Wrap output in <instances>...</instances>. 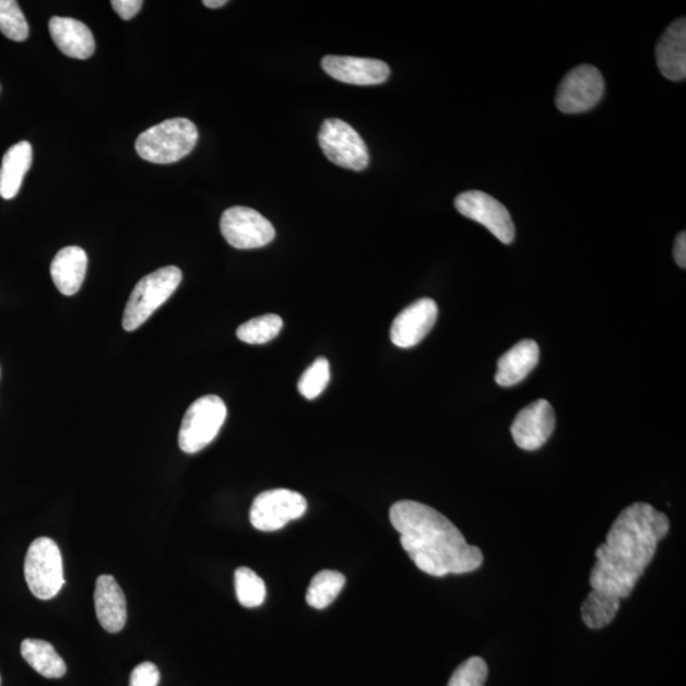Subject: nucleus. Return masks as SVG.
Returning <instances> with one entry per match:
<instances>
[{"label": "nucleus", "mask_w": 686, "mask_h": 686, "mask_svg": "<svg viewBox=\"0 0 686 686\" xmlns=\"http://www.w3.org/2000/svg\"><path fill=\"white\" fill-rule=\"evenodd\" d=\"M669 530V518L653 506L644 502L628 506L595 552L591 588L620 600L628 598Z\"/></svg>", "instance_id": "f257e3e1"}, {"label": "nucleus", "mask_w": 686, "mask_h": 686, "mask_svg": "<svg viewBox=\"0 0 686 686\" xmlns=\"http://www.w3.org/2000/svg\"><path fill=\"white\" fill-rule=\"evenodd\" d=\"M401 544L418 570L434 576L470 573L483 564V553L466 543L447 517L425 504L404 500L389 511Z\"/></svg>", "instance_id": "f03ea898"}, {"label": "nucleus", "mask_w": 686, "mask_h": 686, "mask_svg": "<svg viewBox=\"0 0 686 686\" xmlns=\"http://www.w3.org/2000/svg\"><path fill=\"white\" fill-rule=\"evenodd\" d=\"M197 125L184 117L163 121L147 129L137 139V153L155 165H170L181 161L197 146Z\"/></svg>", "instance_id": "7ed1b4c3"}, {"label": "nucleus", "mask_w": 686, "mask_h": 686, "mask_svg": "<svg viewBox=\"0 0 686 686\" xmlns=\"http://www.w3.org/2000/svg\"><path fill=\"white\" fill-rule=\"evenodd\" d=\"M181 282L182 271L176 267L159 269L140 280L125 307L123 330H138L170 298Z\"/></svg>", "instance_id": "20e7f679"}, {"label": "nucleus", "mask_w": 686, "mask_h": 686, "mask_svg": "<svg viewBox=\"0 0 686 686\" xmlns=\"http://www.w3.org/2000/svg\"><path fill=\"white\" fill-rule=\"evenodd\" d=\"M228 410L221 397L205 395L194 401L187 410L179 428V448L186 454L199 453L212 443L220 434Z\"/></svg>", "instance_id": "39448f33"}, {"label": "nucleus", "mask_w": 686, "mask_h": 686, "mask_svg": "<svg viewBox=\"0 0 686 686\" xmlns=\"http://www.w3.org/2000/svg\"><path fill=\"white\" fill-rule=\"evenodd\" d=\"M25 579L33 595L40 600L56 598L64 584V568L58 544L48 536L31 543L25 559Z\"/></svg>", "instance_id": "423d86ee"}, {"label": "nucleus", "mask_w": 686, "mask_h": 686, "mask_svg": "<svg viewBox=\"0 0 686 686\" xmlns=\"http://www.w3.org/2000/svg\"><path fill=\"white\" fill-rule=\"evenodd\" d=\"M318 140L326 157L334 165L356 172L368 167V147L347 122L340 119L326 120L319 130Z\"/></svg>", "instance_id": "0eeeda50"}, {"label": "nucleus", "mask_w": 686, "mask_h": 686, "mask_svg": "<svg viewBox=\"0 0 686 686\" xmlns=\"http://www.w3.org/2000/svg\"><path fill=\"white\" fill-rule=\"evenodd\" d=\"M307 509L306 497L295 490L271 489L255 498L251 511H249V520L260 532H276L288 521L300 519Z\"/></svg>", "instance_id": "6e6552de"}, {"label": "nucleus", "mask_w": 686, "mask_h": 686, "mask_svg": "<svg viewBox=\"0 0 686 686\" xmlns=\"http://www.w3.org/2000/svg\"><path fill=\"white\" fill-rule=\"evenodd\" d=\"M604 90L603 75L595 67H576L559 84L557 108L564 114L587 113L602 100Z\"/></svg>", "instance_id": "1a4fd4ad"}, {"label": "nucleus", "mask_w": 686, "mask_h": 686, "mask_svg": "<svg viewBox=\"0 0 686 686\" xmlns=\"http://www.w3.org/2000/svg\"><path fill=\"white\" fill-rule=\"evenodd\" d=\"M225 240L237 249H256L268 246L275 238V228L255 209L234 206L225 210L221 220Z\"/></svg>", "instance_id": "9d476101"}, {"label": "nucleus", "mask_w": 686, "mask_h": 686, "mask_svg": "<svg viewBox=\"0 0 686 686\" xmlns=\"http://www.w3.org/2000/svg\"><path fill=\"white\" fill-rule=\"evenodd\" d=\"M456 208L468 220L486 227L504 245L512 244L514 225L509 210L500 201L482 191H466L456 199Z\"/></svg>", "instance_id": "9b49d317"}, {"label": "nucleus", "mask_w": 686, "mask_h": 686, "mask_svg": "<svg viewBox=\"0 0 686 686\" xmlns=\"http://www.w3.org/2000/svg\"><path fill=\"white\" fill-rule=\"evenodd\" d=\"M555 427V410L548 401L540 400L518 413L511 426V434L520 449L533 451L549 440Z\"/></svg>", "instance_id": "f8f14e48"}, {"label": "nucleus", "mask_w": 686, "mask_h": 686, "mask_svg": "<svg viewBox=\"0 0 686 686\" xmlns=\"http://www.w3.org/2000/svg\"><path fill=\"white\" fill-rule=\"evenodd\" d=\"M439 316L438 304L430 298L418 299L395 317L391 340L397 347L411 348L418 345L433 330Z\"/></svg>", "instance_id": "ddd939ff"}, {"label": "nucleus", "mask_w": 686, "mask_h": 686, "mask_svg": "<svg viewBox=\"0 0 686 686\" xmlns=\"http://www.w3.org/2000/svg\"><path fill=\"white\" fill-rule=\"evenodd\" d=\"M322 68L333 80L354 85H378L391 74L385 61L366 58L329 56Z\"/></svg>", "instance_id": "4468645a"}, {"label": "nucleus", "mask_w": 686, "mask_h": 686, "mask_svg": "<svg viewBox=\"0 0 686 686\" xmlns=\"http://www.w3.org/2000/svg\"><path fill=\"white\" fill-rule=\"evenodd\" d=\"M96 615L108 634H119L127 625V599L120 584L110 575L99 576L95 590Z\"/></svg>", "instance_id": "2eb2a0df"}, {"label": "nucleus", "mask_w": 686, "mask_h": 686, "mask_svg": "<svg viewBox=\"0 0 686 686\" xmlns=\"http://www.w3.org/2000/svg\"><path fill=\"white\" fill-rule=\"evenodd\" d=\"M657 61L666 80L681 82L686 76V20H676L661 36L657 46Z\"/></svg>", "instance_id": "dca6fc26"}, {"label": "nucleus", "mask_w": 686, "mask_h": 686, "mask_svg": "<svg viewBox=\"0 0 686 686\" xmlns=\"http://www.w3.org/2000/svg\"><path fill=\"white\" fill-rule=\"evenodd\" d=\"M49 29L52 42L64 56L84 60L95 52V37L83 22L69 17H52Z\"/></svg>", "instance_id": "f3484780"}, {"label": "nucleus", "mask_w": 686, "mask_h": 686, "mask_svg": "<svg viewBox=\"0 0 686 686\" xmlns=\"http://www.w3.org/2000/svg\"><path fill=\"white\" fill-rule=\"evenodd\" d=\"M541 351L533 340H522L497 363L496 383L512 387L521 383L540 363Z\"/></svg>", "instance_id": "a211bd4d"}, {"label": "nucleus", "mask_w": 686, "mask_h": 686, "mask_svg": "<svg viewBox=\"0 0 686 686\" xmlns=\"http://www.w3.org/2000/svg\"><path fill=\"white\" fill-rule=\"evenodd\" d=\"M88 257L81 247L60 249L51 263V277L61 294L72 296L81 291L87 274Z\"/></svg>", "instance_id": "6ab92c4d"}, {"label": "nucleus", "mask_w": 686, "mask_h": 686, "mask_svg": "<svg viewBox=\"0 0 686 686\" xmlns=\"http://www.w3.org/2000/svg\"><path fill=\"white\" fill-rule=\"evenodd\" d=\"M31 165L33 145L28 142H20L7 151L0 167V197L5 200L17 197Z\"/></svg>", "instance_id": "aec40b11"}, {"label": "nucleus", "mask_w": 686, "mask_h": 686, "mask_svg": "<svg viewBox=\"0 0 686 686\" xmlns=\"http://www.w3.org/2000/svg\"><path fill=\"white\" fill-rule=\"evenodd\" d=\"M22 658L36 673L48 679H60L67 674V665L49 642L43 639L27 638L21 644Z\"/></svg>", "instance_id": "412c9836"}, {"label": "nucleus", "mask_w": 686, "mask_h": 686, "mask_svg": "<svg viewBox=\"0 0 686 686\" xmlns=\"http://www.w3.org/2000/svg\"><path fill=\"white\" fill-rule=\"evenodd\" d=\"M620 610V599L592 589L581 606L584 625L590 629H602L614 620Z\"/></svg>", "instance_id": "4be33fe9"}, {"label": "nucleus", "mask_w": 686, "mask_h": 686, "mask_svg": "<svg viewBox=\"0 0 686 686\" xmlns=\"http://www.w3.org/2000/svg\"><path fill=\"white\" fill-rule=\"evenodd\" d=\"M346 577L339 571L324 570L311 579L307 591V603L315 610L322 611L330 606L345 588Z\"/></svg>", "instance_id": "5701e85b"}, {"label": "nucleus", "mask_w": 686, "mask_h": 686, "mask_svg": "<svg viewBox=\"0 0 686 686\" xmlns=\"http://www.w3.org/2000/svg\"><path fill=\"white\" fill-rule=\"evenodd\" d=\"M284 322L277 315H264L251 319L239 327L237 338L249 345H263L275 340L282 332Z\"/></svg>", "instance_id": "b1692460"}, {"label": "nucleus", "mask_w": 686, "mask_h": 686, "mask_svg": "<svg viewBox=\"0 0 686 686\" xmlns=\"http://www.w3.org/2000/svg\"><path fill=\"white\" fill-rule=\"evenodd\" d=\"M234 583H236V594L241 606L251 610L264 603L267 584L251 568L239 567L234 573Z\"/></svg>", "instance_id": "393cba45"}, {"label": "nucleus", "mask_w": 686, "mask_h": 686, "mask_svg": "<svg viewBox=\"0 0 686 686\" xmlns=\"http://www.w3.org/2000/svg\"><path fill=\"white\" fill-rule=\"evenodd\" d=\"M331 380L330 363L326 357L317 360L303 372L298 383L299 393L308 401L318 399L324 392Z\"/></svg>", "instance_id": "a878e982"}, {"label": "nucleus", "mask_w": 686, "mask_h": 686, "mask_svg": "<svg viewBox=\"0 0 686 686\" xmlns=\"http://www.w3.org/2000/svg\"><path fill=\"white\" fill-rule=\"evenodd\" d=\"M0 33L13 42L27 40L28 23L14 0H0Z\"/></svg>", "instance_id": "bb28decb"}, {"label": "nucleus", "mask_w": 686, "mask_h": 686, "mask_svg": "<svg viewBox=\"0 0 686 686\" xmlns=\"http://www.w3.org/2000/svg\"><path fill=\"white\" fill-rule=\"evenodd\" d=\"M488 676L486 661L471 658L451 675L448 686H485Z\"/></svg>", "instance_id": "cd10ccee"}, {"label": "nucleus", "mask_w": 686, "mask_h": 686, "mask_svg": "<svg viewBox=\"0 0 686 686\" xmlns=\"http://www.w3.org/2000/svg\"><path fill=\"white\" fill-rule=\"evenodd\" d=\"M161 673L153 662H143L132 670L129 686H158Z\"/></svg>", "instance_id": "c85d7f7f"}, {"label": "nucleus", "mask_w": 686, "mask_h": 686, "mask_svg": "<svg viewBox=\"0 0 686 686\" xmlns=\"http://www.w3.org/2000/svg\"><path fill=\"white\" fill-rule=\"evenodd\" d=\"M111 4L122 20L129 21L135 17L144 3L142 0H113Z\"/></svg>", "instance_id": "c756f323"}, {"label": "nucleus", "mask_w": 686, "mask_h": 686, "mask_svg": "<svg viewBox=\"0 0 686 686\" xmlns=\"http://www.w3.org/2000/svg\"><path fill=\"white\" fill-rule=\"evenodd\" d=\"M674 257L677 263V267L685 269L686 268V233L682 232L679 236L676 237L674 245Z\"/></svg>", "instance_id": "7c9ffc66"}, {"label": "nucleus", "mask_w": 686, "mask_h": 686, "mask_svg": "<svg viewBox=\"0 0 686 686\" xmlns=\"http://www.w3.org/2000/svg\"><path fill=\"white\" fill-rule=\"evenodd\" d=\"M227 3V0H204V2H202V4L208 8H213V10H216V8H222Z\"/></svg>", "instance_id": "2f4dec72"}]
</instances>
